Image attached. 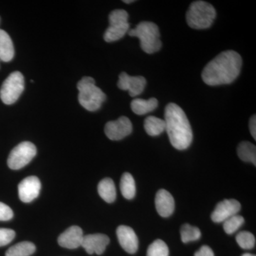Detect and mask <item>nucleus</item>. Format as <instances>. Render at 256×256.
<instances>
[{
  "instance_id": "18",
  "label": "nucleus",
  "mask_w": 256,
  "mask_h": 256,
  "mask_svg": "<svg viewBox=\"0 0 256 256\" xmlns=\"http://www.w3.org/2000/svg\"><path fill=\"white\" fill-rule=\"evenodd\" d=\"M99 195L107 203H112L116 198V188L112 180L106 178L101 180L98 186Z\"/></svg>"
},
{
  "instance_id": "15",
  "label": "nucleus",
  "mask_w": 256,
  "mask_h": 256,
  "mask_svg": "<svg viewBox=\"0 0 256 256\" xmlns=\"http://www.w3.org/2000/svg\"><path fill=\"white\" fill-rule=\"evenodd\" d=\"M84 236L82 229L77 226H73L60 234L58 236V242L60 246L66 248H78L82 246Z\"/></svg>"
},
{
  "instance_id": "25",
  "label": "nucleus",
  "mask_w": 256,
  "mask_h": 256,
  "mask_svg": "<svg viewBox=\"0 0 256 256\" xmlns=\"http://www.w3.org/2000/svg\"><path fill=\"white\" fill-rule=\"evenodd\" d=\"M146 256H169V248L163 240L158 239L148 247Z\"/></svg>"
},
{
  "instance_id": "12",
  "label": "nucleus",
  "mask_w": 256,
  "mask_h": 256,
  "mask_svg": "<svg viewBox=\"0 0 256 256\" xmlns=\"http://www.w3.org/2000/svg\"><path fill=\"white\" fill-rule=\"evenodd\" d=\"M146 86V80L142 76H130L122 72L120 74L118 86L120 89L128 90L131 97L142 94Z\"/></svg>"
},
{
  "instance_id": "23",
  "label": "nucleus",
  "mask_w": 256,
  "mask_h": 256,
  "mask_svg": "<svg viewBox=\"0 0 256 256\" xmlns=\"http://www.w3.org/2000/svg\"><path fill=\"white\" fill-rule=\"evenodd\" d=\"M120 188L122 196L127 200H132L136 196V182L130 173L126 172L122 174Z\"/></svg>"
},
{
  "instance_id": "13",
  "label": "nucleus",
  "mask_w": 256,
  "mask_h": 256,
  "mask_svg": "<svg viewBox=\"0 0 256 256\" xmlns=\"http://www.w3.org/2000/svg\"><path fill=\"white\" fill-rule=\"evenodd\" d=\"M109 242H110V238L105 234H89V235L84 236L82 246L90 255L94 254L101 255L105 252Z\"/></svg>"
},
{
  "instance_id": "14",
  "label": "nucleus",
  "mask_w": 256,
  "mask_h": 256,
  "mask_svg": "<svg viewBox=\"0 0 256 256\" xmlns=\"http://www.w3.org/2000/svg\"><path fill=\"white\" fill-rule=\"evenodd\" d=\"M118 239L121 247L128 254H134L138 252L139 242L136 232L128 226L121 225L117 228Z\"/></svg>"
},
{
  "instance_id": "26",
  "label": "nucleus",
  "mask_w": 256,
  "mask_h": 256,
  "mask_svg": "<svg viewBox=\"0 0 256 256\" xmlns=\"http://www.w3.org/2000/svg\"><path fill=\"white\" fill-rule=\"evenodd\" d=\"M236 240L238 242L239 246L245 250L252 249L256 245V238L254 234L246 230H244L237 234Z\"/></svg>"
},
{
  "instance_id": "6",
  "label": "nucleus",
  "mask_w": 256,
  "mask_h": 256,
  "mask_svg": "<svg viewBox=\"0 0 256 256\" xmlns=\"http://www.w3.org/2000/svg\"><path fill=\"white\" fill-rule=\"evenodd\" d=\"M110 26L104 34L106 42H112L120 40L126 34L130 28L128 14L124 10H116L109 15Z\"/></svg>"
},
{
  "instance_id": "2",
  "label": "nucleus",
  "mask_w": 256,
  "mask_h": 256,
  "mask_svg": "<svg viewBox=\"0 0 256 256\" xmlns=\"http://www.w3.org/2000/svg\"><path fill=\"white\" fill-rule=\"evenodd\" d=\"M165 130L175 149L184 150L192 144L193 133L186 114L175 104L166 106L164 112Z\"/></svg>"
},
{
  "instance_id": "11",
  "label": "nucleus",
  "mask_w": 256,
  "mask_h": 256,
  "mask_svg": "<svg viewBox=\"0 0 256 256\" xmlns=\"http://www.w3.org/2000/svg\"><path fill=\"white\" fill-rule=\"evenodd\" d=\"M242 206L237 200H225L220 202L212 214V220L215 223H222L230 217L236 215L240 212Z\"/></svg>"
},
{
  "instance_id": "32",
  "label": "nucleus",
  "mask_w": 256,
  "mask_h": 256,
  "mask_svg": "<svg viewBox=\"0 0 256 256\" xmlns=\"http://www.w3.org/2000/svg\"><path fill=\"white\" fill-rule=\"evenodd\" d=\"M133 0H131V1H126V0H124V2L126 3V4H130V3L133 2Z\"/></svg>"
},
{
  "instance_id": "10",
  "label": "nucleus",
  "mask_w": 256,
  "mask_h": 256,
  "mask_svg": "<svg viewBox=\"0 0 256 256\" xmlns=\"http://www.w3.org/2000/svg\"><path fill=\"white\" fill-rule=\"evenodd\" d=\"M41 182L35 176L24 178L18 186V196L24 203H30L37 198L41 191Z\"/></svg>"
},
{
  "instance_id": "5",
  "label": "nucleus",
  "mask_w": 256,
  "mask_h": 256,
  "mask_svg": "<svg viewBox=\"0 0 256 256\" xmlns=\"http://www.w3.org/2000/svg\"><path fill=\"white\" fill-rule=\"evenodd\" d=\"M216 16V12L212 4L204 1H196L188 8L186 22L192 28L204 30L212 26Z\"/></svg>"
},
{
  "instance_id": "1",
  "label": "nucleus",
  "mask_w": 256,
  "mask_h": 256,
  "mask_svg": "<svg viewBox=\"0 0 256 256\" xmlns=\"http://www.w3.org/2000/svg\"><path fill=\"white\" fill-rule=\"evenodd\" d=\"M242 66L240 56L234 50H226L207 64L202 72V79L212 86L232 84L238 78Z\"/></svg>"
},
{
  "instance_id": "27",
  "label": "nucleus",
  "mask_w": 256,
  "mask_h": 256,
  "mask_svg": "<svg viewBox=\"0 0 256 256\" xmlns=\"http://www.w3.org/2000/svg\"><path fill=\"white\" fill-rule=\"evenodd\" d=\"M244 218L240 215H234L224 222V230L227 234H232L238 230L244 224Z\"/></svg>"
},
{
  "instance_id": "19",
  "label": "nucleus",
  "mask_w": 256,
  "mask_h": 256,
  "mask_svg": "<svg viewBox=\"0 0 256 256\" xmlns=\"http://www.w3.org/2000/svg\"><path fill=\"white\" fill-rule=\"evenodd\" d=\"M158 106V101L154 98L144 100V99H136L131 102V108L134 114L142 116L152 112Z\"/></svg>"
},
{
  "instance_id": "30",
  "label": "nucleus",
  "mask_w": 256,
  "mask_h": 256,
  "mask_svg": "<svg viewBox=\"0 0 256 256\" xmlns=\"http://www.w3.org/2000/svg\"><path fill=\"white\" fill-rule=\"evenodd\" d=\"M194 256H214V254L210 246H203L198 252H195Z\"/></svg>"
},
{
  "instance_id": "29",
  "label": "nucleus",
  "mask_w": 256,
  "mask_h": 256,
  "mask_svg": "<svg viewBox=\"0 0 256 256\" xmlns=\"http://www.w3.org/2000/svg\"><path fill=\"white\" fill-rule=\"evenodd\" d=\"M14 213L9 206L0 202V220H9L12 218Z\"/></svg>"
},
{
  "instance_id": "9",
  "label": "nucleus",
  "mask_w": 256,
  "mask_h": 256,
  "mask_svg": "<svg viewBox=\"0 0 256 256\" xmlns=\"http://www.w3.org/2000/svg\"><path fill=\"white\" fill-rule=\"evenodd\" d=\"M132 131V122L124 116L117 120L110 121L105 126L106 136L111 140H120L130 134Z\"/></svg>"
},
{
  "instance_id": "4",
  "label": "nucleus",
  "mask_w": 256,
  "mask_h": 256,
  "mask_svg": "<svg viewBox=\"0 0 256 256\" xmlns=\"http://www.w3.org/2000/svg\"><path fill=\"white\" fill-rule=\"evenodd\" d=\"M130 36L138 37L140 41V46L146 54H154L160 50L162 42L158 25L150 22H142L136 28L128 31Z\"/></svg>"
},
{
  "instance_id": "8",
  "label": "nucleus",
  "mask_w": 256,
  "mask_h": 256,
  "mask_svg": "<svg viewBox=\"0 0 256 256\" xmlns=\"http://www.w3.org/2000/svg\"><path fill=\"white\" fill-rule=\"evenodd\" d=\"M36 148L31 142H22L15 146L10 152L8 164L10 169H22L36 156Z\"/></svg>"
},
{
  "instance_id": "31",
  "label": "nucleus",
  "mask_w": 256,
  "mask_h": 256,
  "mask_svg": "<svg viewBox=\"0 0 256 256\" xmlns=\"http://www.w3.org/2000/svg\"><path fill=\"white\" fill-rule=\"evenodd\" d=\"M249 128H250V132L252 133V137L254 139H256V116H252L250 119V122H249Z\"/></svg>"
},
{
  "instance_id": "16",
  "label": "nucleus",
  "mask_w": 256,
  "mask_h": 256,
  "mask_svg": "<svg viewBox=\"0 0 256 256\" xmlns=\"http://www.w3.org/2000/svg\"><path fill=\"white\" fill-rule=\"evenodd\" d=\"M156 212L161 216L166 218L172 214L174 210V200L171 194L165 190H160L156 194Z\"/></svg>"
},
{
  "instance_id": "22",
  "label": "nucleus",
  "mask_w": 256,
  "mask_h": 256,
  "mask_svg": "<svg viewBox=\"0 0 256 256\" xmlns=\"http://www.w3.org/2000/svg\"><path fill=\"white\" fill-rule=\"evenodd\" d=\"M36 250V246L32 242H23L15 244L6 250V256H30Z\"/></svg>"
},
{
  "instance_id": "20",
  "label": "nucleus",
  "mask_w": 256,
  "mask_h": 256,
  "mask_svg": "<svg viewBox=\"0 0 256 256\" xmlns=\"http://www.w3.org/2000/svg\"><path fill=\"white\" fill-rule=\"evenodd\" d=\"M144 128L146 132L149 136L154 137V136H160L164 132L166 124H165L164 120L154 117V116H150L144 120Z\"/></svg>"
},
{
  "instance_id": "17",
  "label": "nucleus",
  "mask_w": 256,
  "mask_h": 256,
  "mask_svg": "<svg viewBox=\"0 0 256 256\" xmlns=\"http://www.w3.org/2000/svg\"><path fill=\"white\" fill-rule=\"evenodd\" d=\"M14 56V46L10 35L4 30H0V60L9 62Z\"/></svg>"
},
{
  "instance_id": "28",
  "label": "nucleus",
  "mask_w": 256,
  "mask_h": 256,
  "mask_svg": "<svg viewBox=\"0 0 256 256\" xmlns=\"http://www.w3.org/2000/svg\"><path fill=\"white\" fill-rule=\"evenodd\" d=\"M15 234L14 230L9 228H0V247L4 246L14 240Z\"/></svg>"
},
{
  "instance_id": "33",
  "label": "nucleus",
  "mask_w": 256,
  "mask_h": 256,
  "mask_svg": "<svg viewBox=\"0 0 256 256\" xmlns=\"http://www.w3.org/2000/svg\"><path fill=\"white\" fill-rule=\"evenodd\" d=\"M242 256H256L255 255H252V254H244Z\"/></svg>"
},
{
  "instance_id": "3",
  "label": "nucleus",
  "mask_w": 256,
  "mask_h": 256,
  "mask_svg": "<svg viewBox=\"0 0 256 256\" xmlns=\"http://www.w3.org/2000/svg\"><path fill=\"white\" fill-rule=\"evenodd\" d=\"M77 88L79 92V102L87 110H98L106 100V94L96 86L95 80L92 77H84L79 80Z\"/></svg>"
},
{
  "instance_id": "7",
  "label": "nucleus",
  "mask_w": 256,
  "mask_h": 256,
  "mask_svg": "<svg viewBox=\"0 0 256 256\" xmlns=\"http://www.w3.org/2000/svg\"><path fill=\"white\" fill-rule=\"evenodd\" d=\"M24 89V79L20 72H14L6 78L0 89V98L6 105L18 100Z\"/></svg>"
},
{
  "instance_id": "24",
  "label": "nucleus",
  "mask_w": 256,
  "mask_h": 256,
  "mask_svg": "<svg viewBox=\"0 0 256 256\" xmlns=\"http://www.w3.org/2000/svg\"><path fill=\"white\" fill-rule=\"evenodd\" d=\"M181 238L183 242H195L201 238L202 233L200 228L193 226L190 224H184L180 230Z\"/></svg>"
},
{
  "instance_id": "21",
  "label": "nucleus",
  "mask_w": 256,
  "mask_h": 256,
  "mask_svg": "<svg viewBox=\"0 0 256 256\" xmlns=\"http://www.w3.org/2000/svg\"><path fill=\"white\" fill-rule=\"evenodd\" d=\"M239 158L246 162L256 165V148L252 142L244 141L240 142L237 149Z\"/></svg>"
}]
</instances>
